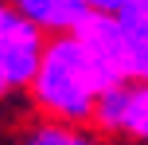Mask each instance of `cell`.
I'll use <instances>...</instances> for the list:
<instances>
[{
    "instance_id": "cell-5",
    "label": "cell",
    "mask_w": 148,
    "mask_h": 145,
    "mask_svg": "<svg viewBox=\"0 0 148 145\" xmlns=\"http://www.w3.org/2000/svg\"><path fill=\"white\" fill-rule=\"evenodd\" d=\"M23 145H97L94 133L82 130L78 122H59V118H47L43 126H35V130L23 137Z\"/></svg>"
},
{
    "instance_id": "cell-6",
    "label": "cell",
    "mask_w": 148,
    "mask_h": 145,
    "mask_svg": "<svg viewBox=\"0 0 148 145\" xmlns=\"http://www.w3.org/2000/svg\"><path fill=\"white\" fill-rule=\"evenodd\" d=\"M82 4H86L90 12H101V16H121L133 0H82Z\"/></svg>"
},
{
    "instance_id": "cell-3",
    "label": "cell",
    "mask_w": 148,
    "mask_h": 145,
    "mask_svg": "<svg viewBox=\"0 0 148 145\" xmlns=\"http://www.w3.org/2000/svg\"><path fill=\"white\" fill-rule=\"evenodd\" d=\"M82 43L90 47V55L97 59V67L105 71L109 86L117 83H133L136 78V51H133V35L121 24V16H101L94 12L86 24L78 28Z\"/></svg>"
},
{
    "instance_id": "cell-4",
    "label": "cell",
    "mask_w": 148,
    "mask_h": 145,
    "mask_svg": "<svg viewBox=\"0 0 148 145\" xmlns=\"http://www.w3.org/2000/svg\"><path fill=\"white\" fill-rule=\"evenodd\" d=\"M27 20H35L47 35H62V31H78L82 24L90 20V8L82 0H16Z\"/></svg>"
},
{
    "instance_id": "cell-2",
    "label": "cell",
    "mask_w": 148,
    "mask_h": 145,
    "mask_svg": "<svg viewBox=\"0 0 148 145\" xmlns=\"http://www.w3.org/2000/svg\"><path fill=\"white\" fill-rule=\"evenodd\" d=\"M47 31L16 8V0H0V98L31 86L47 47Z\"/></svg>"
},
{
    "instance_id": "cell-7",
    "label": "cell",
    "mask_w": 148,
    "mask_h": 145,
    "mask_svg": "<svg viewBox=\"0 0 148 145\" xmlns=\"http://www.w3.org/2000/svg\"><path fill=\"white\" fill-rule=\"evenodd\" d=\"M133 51H136V78L148 83V39H133Z\"/></svg>"
},
{
    "instance_id": "cell-8",
    "label": "cell",
    "mask_w": 148,
    "mask_h": 145,
    "mask_svg": "<svg viewBox=\"0 0 148 145\" xmlns=\"http://www.w3.org/2000/svg\"><path fill=\"white\" fill-rule=\"evenodd\" d=\"M144 145H148V141H144Z\"/></svg>"
},
{
    "instance_id": "cell-1",
    "label": "cell",
    "mask_w": 148,
    "mask_h": 145,
    "mask_svg": "<svg viewBox=\"0 0 148 145\" xmlns=\"http://www.w3.org/2000/svg\"><path fill=\"white\" fill-rule=\"evenodd\" d=\"M27 90L47 118L86 126L94 122L97 98L109 90V78L97 67V59L90 55V47L82 43L78 31H62V35L47 39L39 71Z\"/></svg>"
}]
</instances>
